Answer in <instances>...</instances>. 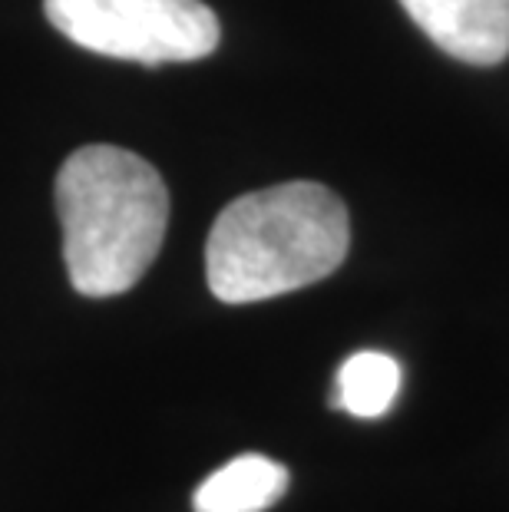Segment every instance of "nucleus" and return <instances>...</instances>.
Returning <instances> with one entry per match:
<instances>
[{
	"mask_svg": "<svg viewBox=\"0 0 509 512\" xmlns=\"http://www.w3.org/2000/svg\"><path fill=\"white\" fill-rule=\"evenodd\" d=\"M348 248V209L328 185L281 182L219 212L205 242V281L225 304L268 301L328 278Z\"/></svg>",
	"mask_w": 509,
	"mask_h": 512,
	"instance_id": "f257e3e1",
	"label": "nucleus"
},
{
	"mask_svg": "<svg viewBox=\"0 0 509 512\" xmlns=\"http://www.w3.org/2000/svg\"><path fill=\"white\" fill-rule=\"evenodd\" d=\"M291 476L262 453H245L215 470L192 496L196 512H265L288 493Z\"/></svg>",
	"mask_w": 509,
	"mask_h": 512,
	"instance_id": "39448f33",
	"label": "nucleus"
},
{
	"mask_svg": "<svg viewBox=\"0 0 509 512\" xmlns=\"http://www.w3.org/2000/svg\"><path fill=\"white\" fill-rule=\"evenodd\" d=\"M57 215L70 285L113 298L153 265L169 225V192L143 156L119 146H83L57 172Z\"/></svg>",
	"mask_w": 509,
	"mask_h": 512,
	"instance_id": "f03ea898",
	"label": "nucleus"
},
{
	"mask_svg": "<svg viewBox=\"0 0 509 512\" xmlns=\"http://www.w3.org/2000/svg\"><path fill=\"white\" fill-rule=\"evenodd\" d=\"M50 24L103 57L192 63L219 47V17L202 0H43Z\"/></svg>",
	"mask_w": 509,
	"mask_h": 512,
	"instance_id": "7ed1b4c3",
	"label": "nucleus"
},
{
	"mask_svg": "<svg viewBox=\"0 0 509 512\" xmlns=\"http://www.w3.org/2000/svg\"><path fill=\"white\" fill-rule=\"evenodd\" d=\"M400 7L453 60L496 67L509 57V0H400Z\"/></svg>",
	"mask_w": 509,
	"mask_h": 512,
	"instance_id": "20e7f679",
	"label": "nucleus"
},
{
	"mask_svg": "<svg viewBox=\"0 0 509 512\" xmlns=\"http://www.w3.org/2000/svg\"><path fill=\"white\" fill-rule=\"evenodd\" d=\"M404 370L384 351H357L338 370L331 407L357 420H377L394 407Z\"/></svg>",
	"mask_w": 509,
	"mask_h": 512,
	"instance_id": "423d86ee",
	"label": "nucleus"
}]
</instances>
